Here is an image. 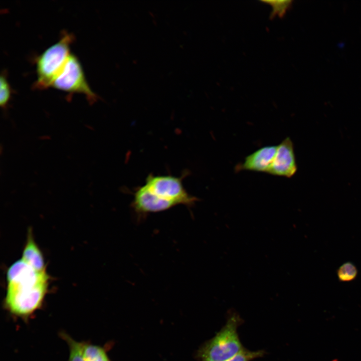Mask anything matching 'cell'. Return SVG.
Masks as SVG:
<instances>
[{"label":"cell","instance_id":"obj_1","mask_svg":"<svg viewBox=\"0 0 361 361\" xmlns=\"http://www.w3.org/2000/svg\"><path fill=\"white\" fill-rule=\"evenodd\" d=\"M141 200L144 209L152 213L166 211L179 205L191 207L197 198L187 192L182 177L151 174L141 186Z\"/></svg>","mask_w":361,"mask_h":361},{"label":"cell","instance_id":"obj_2","mask_svg":"<svg viewBox=\"0 0 361 361\" xmlns=\"http://www.w3.org/2000/svg\"><path fill=\"white\" fill-rule=\"evenodd\" d=\"M244 322L239 314H228L225 325L215 335L198 349L199 361H225L239 353L245 347L239 338L238 328Z\"/></svg>","mask_w":361,"mask_h":361},{"label":"cell","instance_id":"obj_3","mask_svg":"<svg viewBox=\"0 0 361 361\" xmlns=\"http://www.w3.org/2000/svg\"><path fill=\"white\" fill-rule=\"evenodd\" d=\"M73 40L72 34L65 32L58 42L38 57L37 79L34 85L35 88L44 89L51 87L71 54L70 45Z\"/></svg>","mask_w":361,"mask_h":361},{"label":"cell","instance_id":"obj_4","mask_svg":"<svg viewBox=\"0 0 361 361\" xmlns=\"http://www.w3.org/2000/svg\"><path fill=\"white\" fill-rule=\"evenodd\" d=\"M48 285L49 283L36 285H7L5 306L12 314L28 318L42 305Z\"/></svg>","mask_w":361,"mask_h":361},{"label":"cell","instance_id":"obj_5","mask_svg":"<svg viewBox=\"0 0 361 361\" xmlns=\"http://www.w3.org/2000/svg\"><path fill=\"white\" fill-rule=\"evenodd\" d=\"M51 87L70 95H84L90 103H94L98 98L89 86L79 60L71 53Z\"/></svg>","mask_w":361,"mask_h":361},{"label":"cell","instance_id":"obj_6","mask_svg":"<svg viewBox=\"0 0 361 361\" xmlns=\"http://www.w3.org/2000/svg\"><path fill=\"white\" fill-rule=\"evenodd\" d=\"M7 285H36L49 283V277L46 272H39L22 259L13 263L7 272Z\"/></svg>","mask_w":361,"mask_h":361},{"label":"cell","instance_id":"obj_7","mask_svg":"<svg viewBox=\"0 0 361 361\" xmlns=\"http://www.w3.org/2000/svg\"><path fill=\"white\" fill-rule=\"evenodd\" d=\"M297 169L293 142L286 137L278 145L274 160L268 173L279 176L291 177Z\"/></svg>","mask_w":361,"mask_h":361},{"label":"cell","instance_id":"obj_8","mask_svg":"<svg viewBox=\"0 0 361 361\" xmlns=\"http://www.w3.org/2000/svg\"><path fill=\"white\" fill-rule=\"evenodd\" d=\"M277 146L268 145L260 148L248 155L237 166V170H249L267 173L274 160Z\"/></svg>","mask_w":361,"mask_h":361},{"label":"cell","instance_id":"obj_9","mask_svg":"<svg viewBox=\"0 0 361 361\" xmlns=\"http://www.w3.org/2000/svg\"><path fill=\"white\" fill-rule=\"evenodd\" d=\"M22 259L38 272H46L44 256L31 232L23 249Z\"/></svg>","mask_w":361,"mask_h":361},{"label":"cell","instance_id":"obj_10","mask_svg":"<svg viewBox=\"0 0 361 361\" xmlns=\"http://www.w3.org/2000/svg\"><path fill=\"white\" fill-rule=\"evenodd\" d=\"M83 353L85 361H110L104 347L83 341Z\"/></svg>","mask_w":361,"mask_h":361},{"label":"cell","instance_id":"obj_11","mask_svg":"<svg viewBox=\"0 0 361 361\" xmlns=\"http://www.w3.org/2000/svg\"><path fill=\"white\" fill-rule=\"evenodd\" d=\"M60 335L67 342L69 349L68 361H85L83 353V341H78L65 332Z\"/></svg>","mask_w":361,"mask_h":361},{"label":"cell","instance_id":"obj_12","mask_svg":"<svg viewBox=\"0 0 361 361\" xmlns=\"http://www.w3.org/2000/svg\"><path fill=\"white\" fill-rule=\"evenodd\" d=\"M336 274L339 281L347 282L353 281L356 278L358 270L352 262H346L338 267Z\"/></svg>","mask_w":361,"mask_h":361},{"label":"cell","instance_id":"obj_13","mask_svg":"<svg viewBox=\"0 0 361 361\" xmlns=\"http://www.w3.org/2000/svg\"><path fill=\"white\" fill-rule=\"evenodd\" d=\"M12 89L6 73L2 72L0 78V105L6 109L11 97Z\"/></svg>","mask_w":361,"mask_h":361},{"label":"cell","instance_id":"obj_14","mask_svg":"<svg viewBox=\"0 0 361 361\" xmlns=\"http://www.w3.org/2000/svg\"><path fill=\"white\" fill-rule=\"evenodd\" d=\"M265 354L266 351L264 350L251 351L245 348L235 356L225 361H251L262 357Z\"/></svg>","mask_w":361,"mask_h":361},{"label":"cell","instance_id":"obj_15","mask_svg":"<svg viewBox=\"0 0 361 361\" xmlns=\"http://www.w3.org/2000/svg\"><path fill=\"white\" fill-rule=\"evenodd\" d=\"M269 3L273 8L272 14L273 16L275 15L280 17L284 15L286 11L290 7L292 1H264Z\"/></svg>","mask_w":361,"mask_h":361}]
</instances>
